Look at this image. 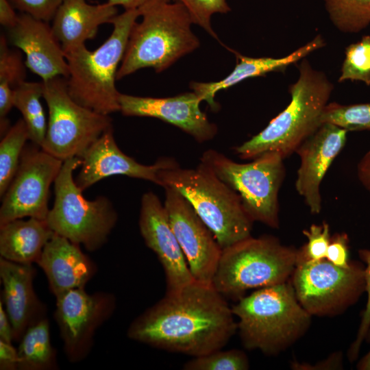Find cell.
Wrapping results in <instances>:
<instances>
[{
  "label": "cell",
  "mask_w": 370,
  "mask_h": 370,
  "mask_svg": "<svg viewBox=\"0 0 370 370\" xmlns=\"http://www.w3.org/2000/svg\"><path fill=\"white\" fill-rule=\"evenodd\" d=\"M237 331L225 297L211 284L194 280L166 293L130 325L135 341L192 357L222 349Z\"/></svg>",
  "instance_id": "1"
},
{
  "label": "cell",
  "mask_w": 370,
  "mask_h": 370,
  "mask_svg": "<svg viewBox=\"0 0 370 370\" xmlns=\"http://www.w3.org/2000/svg\"><path fill=\"white\" fill-rule=\"evenodd\" d=\"M173 0H148L138 11L142 21L133 25L116 79L143 68L160 73L199 46L188 10Z\"/></svg>",
  "instance_id": "2"
},
{
  "label": "cell",
  "mask_w": 370,
  "mask_h": 370,
  "mask_svg": "<svg viewBox=\"0 0 370 370\" xmlns=\"http://www.w3.org/2000/svg\"><path fill=\"white\" fill-rule=\"evenodd\" d=\"M243 346L267 355L284 351L308 330L311 315L299 304L289 280L263 287L232 307Z\"/></svg>",
  "instance_id": "3"
},
{
  "label": "cell",
  "mask_w": 370,
  "mask_h": 370,
  "mask_svg": "<svg viewBox=\"0 0 370 370\" xmlns=\"http://www.w3.org/2000/svg\"><path fill=\"white\" fill-rule=\"evenodd\" d=\"M333 89L322 72L312 68L304 60L299 75L289 88L291 101L258 134L234 148L242 159L253 160L263 153L274 152L284 159L321 126V116Z\"/></svg>",
  "instance_id": "4"
},
{
  "label": "cell",
  "mask_w": 370,
  "mask_h": 370,
  "mask_svg": "<svg viewBox=\"0 0 370 370\" xmlns=\"http://www.w3.org/2000/svg\"><path fill=\"white\" fill-rule=\"evenodd\" d=\"M139 16L138 9L125 10L111 20L113 30L97 49L91 51L83 45L65 54L67 90L75 101L105 115L120 111V92L115 86L118 66Z\"/></svg>",
  "instance_id": "5"
},
{
  "label": "cell",
  "mask_w": 370,
  "mask_h": 370,
  "mask_svg": "<svg viewBox=\"0 0 370 370\" xmlns=\"http://www.w3.org/2000/svg\"><path fill=\"white\" fill-rule=\"evenodd\" d=\"M160 186L180 192L225 249L251 236L253 221L238 195L205 164L191 169L177 165L158 172Z\"/></svg>",
  "instance_id": "6"
},
{
  "label": "cell",
  "mask_w": 370,
  "mask_h": 370,
  "mask_svg": "<svg viewBox=\"0 0 370 370\" xmlns=\"http://www.w3.org/2000/svg\"><path fill=\"white\" fill-rule=\"evenodd\" d=\"M297 252L273 236H251L222 249L212 285L223 296L239 299L248 290L287 282Z\"/></svg>",
  "instance_id": "7"
},
{
  "label": "cell",
  "mask_w": 370,
  "mask_h": 370,
  "mask_svg": "<svg viewBox=\"0 0 370 370\" xmlns=\"http://www.w3.org/2000/svg\"><path fill=\"white\" fill-rule=\"evenodd\" d=\"M81 163L79 157L63 162L54 182V204L46 221L55 234L94 251L107 242L118 214L106 197L93 200L84 197L73 178V172Z\"/></svg>",
  "instance_id": "8"
},
{
  "label": "cell",
  "mask_w": 370,
  "mask_h": 370,
  "mask_svg": "<svg viewBox=\"0 0 370 370\" xmlns=\"http://www.w3.org/2000/svg\"><path fill=\"white\" fill-rule=\"evenodd\" d=\"M200 160L240 197L253 221L279 227L278 193L285 175L284 158L268 152L248 163H238L224 154L208 149Z\"/></svg>",
  "instance_id": "9"
},
{
  "label": "cell",
  "mask_w": 370,
  "mask_h": 370,
  "mask_svg": "<svg viewBox=\"0 0 370 370\" xmlns=\"http://www.w3.org/2000/svg\"><path fill=\"white\" fill-rule=\"evenodd\" d=\"M42 82L49 119L41 148L62 161L81 158L97 139L112 127L111 118L75 101L69 94L66 78L56 77Z\"/></svg>",
  "instance_id": "10"
},
{
  "label": "cell",
  "mask_w": 370,
  "mask_h": 370,
  "mask_svg": "<svg viewBox=\"0 0 370 370\" xmlns=\"http://www.w3.org/2000/svg\"><path fill=\"white\" fill-rule=\"evenodd\" d=\"M291 279L299 304L311 316L341 313L365 292V264L360 262L352 261L345 268L326 258L311 260L297 257Z\"/></svg>",
  "instance_id": "11"
},
{
  "label": "cell",
  "mask_w": 370,
  "mask_h": 370,
  "mask_svg": "<svg viewBox=\"0 0 370 370\" xmlns=\"http://www.w3.org/2000/svg\"><path fill=\"white\" fill-rule=\"evenodd\" d=\"M63 162L34 143L25 147L16 174L1 197L0 225L25 217L47 219L50 186Z\"/></svg>",
  "instance_id": "12"
},
{
  "label": "cell",
  "mask_w": 370,
  "mask_h": 370,
  "mask_svg": "<svg viewBox=\"0 0 370 370\" xmlns=\"http://www.w3.org/2000/svg\"><path fill=\"white\" fill-rule=\"evenodd\" d=\"M56 298L55 319L68 360L77 362L90 353L96 330L112 314L114 296L88 293L84 288L71 290Z\"/></svg>",
  "instance_id": "13"
},
{
  "label": "cell",
  "mask_w": 370,
  "mask_h": 370,
  "mask_svg": "<svg viewBox=\"0 0 370 370\" xmlns=\"http://www.w3.org/2000/svg\"><path fill=\"white\" fill-rule=\"evenodd\" d=\"M164 206L195 280L211 284L222 248L189 201L166 186Z\"/></svg>",
  "instance_id": "14"
},
{
  "label": "cell",
  "mask_w": 370,
  "mask_h": 370,
  "mask_svg": "<svg viewBox=\"0 0 370 370\" xmlns=\"http://www.w3.org/2000/svg\"><path fill=\"white\" fill-rule=\"evenodd\" d=\"M138 225L146 245L155 253L162 267L166 293L177 292L193 282L195 280L172 230L164 206L153 192L142 196Z\"/></svg>",
  "instance_id": "15"
},
{
  "label": "cell",
  "mask_w": 370,
  "mask_h": 370,
  "mask_svg": "<svg viewBox=\"0 0 370 370\" xmlns=\"http://www.w3.org/2000/svg\"><path fill=\"white\" fill-rule=\"evenodd\" d=\"M80 171L75 179L82 190L99 181L116 175L142 179L160 186L158 172L179 164L172 158H160L152 165H145L125 154L116 143L112 127L97 139L81 156Z\"/></svg>",
  "instance_id": "16"
},
{
  "label": "cell",
  "mask_w": 370,
  "mask_h": 370,
  "mask_svg": "<svg viewBox=\"0 0 370 370\" xmlns=\"http://www.w3.org/2000/svg\"><path fill=\"white\" fill-rule=\"evenodd\" d=\"M119 99L123 115L160 119L177 127L199 143L212 140L217 133V125L201 110L202 101L194 91L165 98L120 93Z\"/></svg>",
  "instance_id": "17"
},
{
  "label": "cell",
  "mask_w": 370,
  "mask_h": 370,
  "mask_svg": "<svg viewBox=\"0 0 370 370\" xmlns=\"http://www.w3.org/2000/svg\"><path fill=\"white\" fill-rule=\"evenodd\" d=\"M347 132L333 123H323L295 151L300 158L296 190L312 214L321 212L320 186L333 160L344 147Z\"/></svg>",
  "instance_id": "18"
},
{
  "label": "cell",
  "mask_w": 370,
  "mask_h": 370,
  "mask_svg": "<svg viewBox=\"0 0 370 370\" xmlns=\"http://www.w3.org/2000/svg\"><path fill=\"white\" fill-rule=\"evenodd\" d=\"M8 39L25 53V66L42 81L68 77L65 53L47 21L22 13L16 25L8 29Z\"/></svg>",
  "instance_id": "19"
},
{
  "label": "cell",
  "mask_w": 370,
  "mask_h": 370,
  "mask_svg": "<svg viewBox=\"0 0 370 370\" xmlns=\"http://www.w3.org/2000/svg\"><path fill=\"white\" fill-rule=\"evenodd\" d=\"M34 275L32 264L0 258L1 301L12 324L14 341H20L29 327L46 317V308L34 289Z\"/></svg>",
  "instance_id": "20"
},
{
  "label": "cell",
  "mask_w": 370,
  "mask_h": 370,
  "mask_svg": "<svg viewBox=\"0 0 370 370\" xmlns=\"http://www.w3.org/2000/svg\"><path fill=\"white\" fill-rule=\"evenodd\" d=\"M36 264L43 270L56 297L71 290L85 288L97 270L80 245L55 233Z\"/></svg>",
  "instance_id": "21"
},
{
  "label": "cell",
  "mask_w": 370,
  "mask_h": 370,
  "mask_svg": "<svg viewBox=\"0 0 370 370\" xmlns=\"http://www.w3.org/2000/svg\"><path fill=\"white\" fill-rule=\"evenodd\" d=\"M116 15V6L108 1L91 5L86 0H64L53 16L51 29L66 54L93 38L99 27Z\"/></svg>",
  "instance_id": "22"
},
{
  "label": "cell",
  "mask_w": 370,
  "mask_h": 370,
  "mask_svg": "<svg viewBox=\"0 0 370 370\" xmlns=\"http://www.w3.org/2000/svg\"><path fill=\"white\" fill-rule=\"evenodd\" d=\"M323 45V38L321 36H317L306 45L280 58H251L233 51L236 55L237 63L227 76L218 82H192L190 87L201 101H206L212 110L217 111L219 109V105L214 101V97L217 92L228 88L250 77L262 76L273 71H284L289 65L299 61Z\"/></svg>",
  "instance_id": "23"
},
{
  "label": "cell",
  "mask_w": 370,
  "mask_h": 370,
  "mask_svg": "<svg viewBox=\"0 0 370 370\" xmlns=\"http://www.w3.org/2000/svg\"><path fill=\"white\" fill-rule=\"evenodd\" d=\"M54 232L46 220L18 219L0 225L1 258L19 264L37 262Z\"/></svg>",
  "instance_id": "24"
},
{
  "label": "cell",
  "mask_w": 370,
  "mask_h": 370,
  "mask_svg": "<svg viewBox=\"0 0 370 370\" xmlns=\"http://www.w3.org/2000/svg\"><path fill=\"white\" fill-rule=\"evenodd\" d=\"M18 347V370H53L58 367L56 352L47 317L27 328Z\"/></svg>",
  "instance_id": "25"
},
{
  "label": "cell",
  "mask_w": 370,
  "mask_h": 370,
  "mask_svg": "<svg viewBox=\"0 0 370 370\" xmlns=\"http://www.w3.org/2000/svg\"><path fill=\"white\" fill-rule=\"evenodd\" d=\"M41 97H43L42 82L24 81L14 89L13 105L23 116L27 127L29 140L40 147L47 127Z\"/></svg>",
  "instance_id": "26"
},
{
  "label": "cell",
  "mask_w": 370,
  "mask_h": 370,
  "mask_svg": "<svg viewBox=\"0 0 370 370\" xmlns=\"http://www.w3.org/2000/svg\"><path fill=\"white\" fill-rule=\"evenodd\" d=\"M8 39L0 36V117L9 113L13 105L14 89L25 81V64L19 53L9 49Z\"/></svg>",
  "instance_id": "27"
},
{
  "label": "cell",
  "mask_w": 370,
  "mask_h": 370,
  "mask_svg": "<svg viewBox=\"0 0 370 370\" xmlns=\"http://www.w3.org/2000/svg\"><path fill=\"white\" fill-rule=\"evenodd\" d=\"M27 127L23 119L10 127L0 143V197H3L18 169L25 143Z\"/></svg>",
  "instance_id": "28"
},
{
  "label": "cell",
  "mask_w": 370,
  "mask_h": 370,
  "mask_svg": "<svg viewBox=\"0 0 370 370\" xmlns=\"http://www.w3.org/2000/svg\"><path fill=\"white\" fill-rule=\"evenodd\" d=\"M333 23L345 32H358L370 24V0H324Z\"/></svg>",
  "instance_id": "29"
},
{
  "label": "cell",
  "mask_w": 370,
  "mask_h": 370,
  "mask_svg": "<svg viewBox=\"0 0 370 370\" xmlns=\"http://www.w3.org/2000/svg\"><path fill=\"white\" fill-rule=\"evenodd\" d=\"M321 123H330L347 131L370 130V103L353 105L328 103Z\"/></svg>",
  "instance_id": "30"
},
{
  "label": "cell",
  "mask_w": 370,
  "mask_h": 370,
  "mask_svg": "<svg viewBox=\"0 0 370 370\" xmlns=\"http://www.w3.org/2000/svg\"><path fill=\"white\" fill-rule=\"evenodd\" d=\"M249 368V360L244 352L222 349L193 357L183 367L184 370H246Z\"/></svg>",
  "instance_id": "31"
},
{
  "label": "cell",
  "mask_w": 370,
  "mask_h": 370,
  "mask_svg": "<svg viewBox=\"0 0 370 370\" xmlns=\"http://www.w3.org/2000/svg\"><path fill=\"white\" fill-rule=\"evenodd\" d=\"M360 81L370 85V36L349 45L341 69L339 82Z\"/></svg>",
  "instance_id": "32"
},
{
  "label": "cell",
  "mask_w": 370,
  "mask_h": 370,
  "mask_svg": "<svg viewBox=\"0 0 370 370\" xmlns=\"http://www.w3.org/2000/svg\"><path fill=\"white\" fill-rule=\"evenodd\" d=\"M182 4L190 14L193 23L201 27L211 36L218 39L211 18L217 13L225 14L230 10L226 0H175Z\"/></svg>",
  "instance_id": "33"
},
{
  "label": "cell",
  "mask_w": 370,
  "mask_h": 370,
  "mask_svg": "<svg viewBox=\"0 0 370 370\" xmlns=\"http://www.w3.org/2000/svg\"><path fill=\"white\" fill-rule=\"evenodd\" d=\"M303 234L308 242L298 250L297 257L311 260L325 259L331 239L329 224L325 222L321 225L312 224L308 230H304Z\"/></svg>",
  "instance_id": "34"
},
{
  "label": "cell",
  "mask_w": 370,
  "mask_h": 370,
  "mask_svg": "<svg viewBox=\"0 0 370 370\" xmlns=\"http://www.w3.org/2000/svg\"><path fill=\"white\" fill-rule=\"evenodd\" d=\"M358 255L362 262L365 264V292L367 294V299L365 308L361 313V320L356 337L348 349L347 357L351 362L357 359L370 326V249H361L358 251Z\"/></svg>",
  "instance_id": "35"
},
{
  "label": "cell",
  "mask_w": 370,
  "mask_h": 370,
  "mask_svg": "<svg viewBox=\"0 0 370 370\" xmlns=\"http://www.w3.org/2000/svg\"><path fill=\"white\" fill-rule=\"evenodd\" d=\"M16 8L45 21L52 20L64 0H9Z\"/></svg>",
  "instance_id": "36"
},
{
  "label": "cell",
  "mask_w": 370,
  "mask_h": 370,
  "mask_svg": "<svg viewBox=\"0 0 370 370\" xmlns=\"http://www.w3.org/2000/svg\"><path fill=\"white\" fill-rule=\"evenodd\" d=\"M326 259L341 267H348L351 264L352 261L349 259V238L345 233L331 236Z\"/></svg>",
  "instance_id": "37"
},
{
  "label": "cell",
  "mask_w": 370,
  "mask_h": 370,
  "mask_svg": "<svg viewBox=\"0 0 370 370\" xmlns=\"http://www.w3.org/2000/svg\"><path fill=\"white\" fill-rule=\"evenodd\" d=\"M18 361L17 349H15L12 343L0 340V369H18Z\"/></svg>",
  "instance_id": "38"
},
{
  "label": "cell",
  "mask_w": 370,
  "mask_h": 370,
  "mask_svg": "<svg viewBox=\"0 0 370 370\" xmlns=\"http://www.w3.org/2000/svg\"><path fill=\"white\" fill-rule=\"evenodd\" d=\"M13 5L9 0H0V23L7 29L14 27L18 20V16L14 10Z\"/></svg>",
  "instance_id": "39"
},
{
  "label": "cell",
  "mask_w": 370,
  "mask_h": 370,
  "mask_svg": "<svg viewBox=\"0 0 370 370\" xmlns=\"http://www.w3.org/2000/svg\"><path fill=\"white\" fill-rule=\"evenodd\" d=\"M357 175L363 186L370 192V149L359 161Z\"/></svg>",
  "instance_id": "40"
},
{
  "label": "cell",
  "mask_w": 370,
  "mask_h": 370,
  "mask_svg": "<svg viewBox=\"0 0 370 370\" xmlns=\"http://www.w3.org/2000/svg\"><path fill=\"white\" fill-rule=\"evenodd\" d=\"M0 340L12 343L13 331L11 322L3 306L0 301Z\"/></svg>",
  "instance_id": "41"
},
{
  "label": "cell",
  "mask_w": 370,
  "mask_h": 370,
  "mask_svg": "<svg viewBox=\"0 0 370 370\" xmlns=\"http://www.w3.org/2000/svg\"><path fill=\"white\" fill-rule=\"evenodd\" d=\"M148 0H108L113 5H121L125 10L138 9Z\"/></svg>",
  "instance_id": "42"
},
{
  "label": "cell",
  "mask_w": 370,
  "mask_h": 370,
  "mask_svg": "<svg viewBox=\"0 0 370 370\" xmlns=\"http://www.w3.org/2000/svg\"><path fill=\"white\" fill-rule=\"evenodd\" d=\"M370 343V326L365 336V338ZM356 368L359 370H370V349L357 363Z\"/></svg>",
  "instance_id": "43"
}]
</instances>
